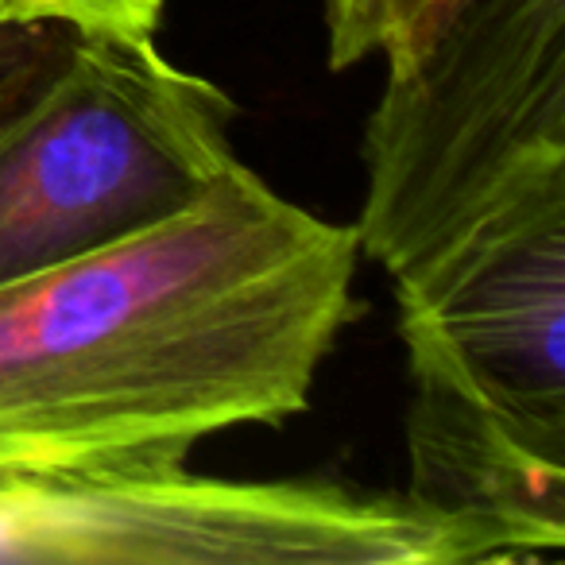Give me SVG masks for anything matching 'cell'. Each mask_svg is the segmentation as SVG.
Segmentation results:
<instances>
[{"label": "cell", "instance_id": "8992f818", "mask_svg": "<svg viewBox=\"0 0 565 565\" xmlns=\"http://www.w3.org/2000/svg\"><path fill=\"white\" fill-rule=\"evenodd\" d=\"M159 17H163V0H0V24L66 20L78 28L156 35Z\"/></svg>", "mask_w": 565, "mask_h": 565}, {"label": "cell", "instance_id": "3957f363", "mask_svg": "<svg viewBox=\"0 0 565 565\" xmlns=\"http://www.w3.org/2000/svg\"><path fill=\"white\" fill-rule=\"evenodd\" d=\"M228 120L151 35L0 24V287L198 205L241 163Z\"/></svg>", "mask_w": 565, "mask_h": 565}, {"label": "cell", "instance_id": "7a4b0ae2", "mask_svg": "<svg viewBox=\"0 0 565 565\" xmlns=\"http://www.w3.org/2000/svg\"><path fill=\"white\" fill-rule=\"evenodd\" d=\"M411 361V500L500 557L565 542V179L392 275Z\"/></svg>", "mask_w": 565, "mask_h": 565}, {"label": "cell", "instance_id": "5b68a950", "mask_svg": "<svg viewBox=\"0 0 565 565\" xmlns=\"http://www.w3.org/2000/svg\"><path fill=\"white\" fill-rule=\"evenodd\" d=\"M364 163L356 241L392 275L565 179V0H469L387 66Z\"/></svg>", "mask_w": 565, "mask_h": 565}, {"label": "cell", "instance_id": "52a82bcc", "mask_svg": "<svg viewBox=\"0 0 565 565\" xmlns=\"http://www.w3.org/2000/svg\"><path fill=\"white\" fill-rule=\"evenodd\" d=\"M395 0H326L330 24V63L338 71L376 55L384 47Z\"/></svg>", "mask_w": 565, "mask_h": 565}, {"label": "cell", "instance_id": "6da1fadb", "mask_svg": "<svg viewBox=\"0 0 565 565\" xmlns=\"http://www.w3.org/2000/svg\"><path fill=\"white\" fill-rule=\"evenodd\" d=\"M356 225L236 163L186 213L0 287V472L186 457L310 403L353 318Z\"/></svg>", "mask_w": 565, "mask_h": 565}, {"label": "cell", "instance_id": "ba28073f", "mask_svg": "<svg viewBox=\"0 0 565 565\" xmlns=\"http://www.w3.org/2000/svg\"><path fill=\"white\" fill-rule=\"evenodd\" d=\"M465 4H469V0H395L392 24H387L384 47H380L387 66L418 55Z\"/></svg>", "mask_w": 565, "mask_h": 565}, {"label": "cell", "instance_id": "277c9868", "mask_svg": "<svg viewBox=\"0 0 565 565\" xmlns=\"http://www.w3.org/2000/svg\"><path fill=\"white\" fill-rule=\"evenodd\" d=\"M186 457L0 472L12 565H461L500 562L472 526L411 495L333 480H217Z\"/></svg>", "mask_w": 565, "mask_h": 565}]
</instances>
